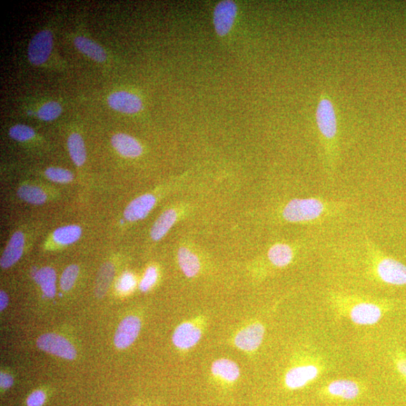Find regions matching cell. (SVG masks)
I'll use <instances>...</instances> for the list:
<instances>
[{
    "label": "cell",
    "instance_id": "cell-22",
    "mask_svg": "<svg viewBox=\"0 0 406 406\" xmlns=\"http://www.w3.org/2000/svg\"><path fill=\"white\" fill-rule=\"evenodd\" d=\"M177 219V213L173 210L164 212L154 224L151 235L154 241H159L169 231Z\"/></svg>",
    "mask_w": 406,
    "mask_h": 406
},
{
    "label": "cell",
    "instance_id": "cell-31",
    "mask_svg": "<svg viewBox=\"0 0 406 406\" xmlns=\"http://www.w3.org/2000/svg\"><path fill=\"white\" fill-rule=\"evenodd\" d=\"M136 284L135 277L131 273H126L119 279L117 289L122 293L130 292L135 288Z\"/></svg>",
    "mask_w": 406,
    "mask_h": 406
},
{
    "label": "cell",
    "instance_id": "cell-34",
    "mask_svg": "<svg viewBox=\"0 0 406 406\" xmlns=\"http://www.w3.org/2000/svg\"><path fill=\"white\" fill-rule=\"evenodd\" d=\"M394 363L396 368L406 380V355L402 353L396 355Z\"/></svg>",
    "mask_w": 406,
    "mask_h": 406
},
{
    "label": "cell",
    "instance_id": "cell-3",
    "mask_svg": "<svg viewBox=\"0 0 406 406\" xmlns=\"http://www.w3.org/2000/svg\"><path fill=\"white\" fill-rule=\"evenodd\" d=\"M364 246L370 273L379 282L390 286H406V266L384 253L377 244L365 237Z\"/></svg>",
    "mask_w": 406,
    "mask_h": 406
},
{
    "label": "cell",
    "instance_id": "cell-36",
    "mask_svg": "<svg viewBox=\"0 0 406 406\" xmlns=\"http://www.w3.org/2000/svg\"><path fill=\"white\" fill-rule=\"evenodd\" d=\"M8 303V297L5 291L0 292V310H4Z\"/></svg>",
    "mask_w": 406,
    "mask_h": 406
},
{
    "label": "cell",
    "instance_id": "cell-14",
    "mask_svg": "<svg viewBox=\"0 0 406 406\" xmlns=\"http://www.w3.org/2000/svg\"><path fill=\"white\" fill-rule=\"evenodd\" d=\"M25 244L24 235L16 232L10 239L0 260L2 268L8 269L21 259Z\"/></svg>",
    "mask_w": 406,
    "mask_h": 406
},
{
    "label": "cell",
    "instance_id": "cell-20",
    "mask_svg": "<svg viewBox=\"0 0 406 406\" xmlns=\"http://www.w3.org/2000/svg\"><path fill=\"white\" fill-rule=\"evenodd\" d=\"M177 261L184 274L192 278L200 272L201 263L198 257L186 247H181L177 252Z\"/></svg>",
    "mask_w": 406,
    "mask_h": 406
},
{
    "label": "cell",
    "instance_id": "cell-33",
    "mask_svg": "<svg viewBox=\"0 0 406 406\" xmlns=\"http://www.w3.org/2000/svg\"><path fill=\"white\" fill-rule=\"evenodd\" d=\"M45 401V394L41 391L34 392L27 400V406H42Z\"/></svg>",
    "mask_w": 406,
    "mask_h": 406
},
{
    "label": "cell",
    "instance_id": "cell-35",
    "mask_svg": "<svg viewBox=\"0 0 406 406\" xmlns=\"http://www.w3.org/2000/svg\"><path fill=\"white\" fill-rule=\"evenodd\" d=\"M0 384L3 389H8L13 384V379L11 375L2 372L0 374Z\"/></svg>",
    "mask_w": 406,
    "mask_h": 406
},
{
    "label": "cell",
    "instance_id": "cell-19",
    "mask_svg": "<svg viewBox=\"0 0 406 406\" xmlns=\"http://www.w3.org/2000/svg\"><path fill=\"white\" fill-rule=\"evenodd\" d=\"M75 45L79 51L91 57L94 61L103 63L107 55L104 49L95 42L84 36H78L74 41Z\"/></svg>",
    "mask_w": 406,
    "mask_h": 406
},
{
    "label": "cell",
    "instance_id": "cell-4",
    "mask_svg": "<svg viewBox=\"0 0 406 406\" xmlns=\"http://www.w3.org/2000/svg\"><path fill=\"white\" fill-rule=\"evenodd\" d=\"M37 346L39 349L59 358L69 361L76 358V350L71 342L55 333H46L39 336Z\"/></svg>",
    "mask_w": 406,
    "mask_h": 406
},
{
    "label": "cell",
    "instance_id": "cell-9",
    "mask_svg": "<svg viewBox=\"0 0 406 406\" xmlns=\"http://www.w3.org/2000/svg\"><path fill=\"white\" fill-rule=\"evenodd\" d=\"M237 15V6L226 0L217 4L214 11V25L217 34L224 36L231 31Z\"/></svg>",
    "mask_w": 406,
    "mask_h": 406
},
{
    "label": "cell",
    "instance_id": "cell-13",
    "mask_svg": "<svg viewBox=\"0 0 406 406\" xmlns=\"http://www.w3.org/2000/svg\"><path fill=\"white\" fill-rule=\"evenodd\" d=\"M156 203V198L152 194L138 196L127 205L124 215L129 222L144 219L150 213Z\"/></svg>",
    "mask_w": 406,
    "mask_h": 406
},
{
    "label": "cell",
    "instance_id": "cell-1",
    "mask_svg": "<svg viewBox=\"0 0 406 406\" xmlns=\"http://www.w3.org/2000/svg\"><path fill=\"white\" fill-rule=\"evenodd\" d=\"M315 122L322 150L324 172L333 178L340 159V132L332 97L326 91L321 92L317 105Z\"/></svg>",
    "mask_w": 406,
    "mask_h": 406
},
{
    "label": "cell",
    "instance_id": "cell-2",
    "mask_svg": "<svg viewBox=\"0 0 406 406\" xmlns=\"http://www.w3.org/2000/svg\"><path fill=\"white\" fill-rule=\"evenodd\" d=\"M350 204L342 201L326 200L321 197L293 199L282 208L284 222L292 224H319L335 219L349 210Z\"/></svg>",
    "mask_w": 406,
    "mask_h": 406
},
{
    "label": "cell",
    "instance_id": "cell-32",
    "mask_svg": "<svg viewBox=\"0 0 406 406\" xmlns=\"http://www.w3.org/2000/svg\"><path fill=\"white\" fill-rule=\"evenodd\" d=\"M157 280V271L154 266L148 268L143 277V279L140 284V289L143 292H146L152 288Z\"/></svg>",
    "mask_w": 406,
    "mask_h": 406
},
{
    "label": "cell",
    "instance_id": "cell-28",
    "mask_svg": "<svg viewBox=\"0 0 406 406\" xmlns=\"http://www.w3.org/2000/svg\"><path fill=\"white\" fill-rule=\"evenodd\" d=\"M49 180L57 183H68L73 180V175L71 171L61 168H48L45 173Z\"/></svg>",
    "mask_w": 406,
    "mask_h": 406
},
{
    "label": "cell",
    "instance_id": "cell-25",
    "mask_svg": "<svg viewBox=\"0 0 406 406\" xmlns=\"http://www.w3.org/2000/svg\"><path fill=\"white\" fill-rule=\"evenodd\" d=\"M17 195L24 201L34 205L43 204L47 200V195L44 191L34 185L25 184L20 187Z\"/></svg>",
    "mask_w": 406,
    "mask_h": 406
},
{
    "label": "cell",
    "instance_id": "cell-21",
    "mask_svg": "<svg viewBox=\"0 0 406 406\" xmlns=\"http://www.w3.org/2000/svg\"><path fill=\"white\" fill-rule=\"evenodd\" d=\"M35 281L41 287L42 291L48 298H53L56 294L55 271L51 267H44L34 275Z\"/></svg>",
    "mask_w": 406,
    "mask_h": 406
},
{
    "label": "cell",
    "instance_id": "cell-17",
    "mask_svg": "<svg viewBox=\"0 0 406 406\" xmlns=\"http://www.w3.org/2000/svg\"><path fill=\"white\" fill-rule=\"evenodd\" d=\"M294 256L293 247L287 243H277L273 245L267 253V259L277 268H284L290 265Z\"/></svg>",
    "mask_w": 406,
    "mask_h": 406
},
{
    "label": "cell",
    "instance_id": "cell-23",
    "mask_svg": "<svg viewBox=\"0 0 406 406\" xmlns=\"http://www.w3.org/2000/svg\"><path fill=\"white\" fill-rule=\"evenodd\" d=\"M67 144L74 164L78 166H83L86 161V150L82 136L76 133L71 134Z\"/></svg>",
    "mask_w": 406,
    "mask_h": 406
},
{
    "label": "cell",
    "instance_id": "cell-29",
    "mask_svg": "<svg viewBox=\"0 0 406 406\" xmlns=\"http://www.w3.org/2000/svg\"><path fill=\"white\" fill-rule=\"evenodd\" d=\"M9 136L18 142L31 140L35 136L34 129L24 124H17L9 130Z\"/></svg>",
    "mask_w": 406,
    "mask_h": 406
},
{
    "label": "cell",
    "instance_id": "cell-6",
    "mask_svg": "<svg viewBox=\"0 0 406 406\" xmlns=\"http://www.w3.org/2000/svg\"><path fill=\"white\" fill-rule=\"evenodd\" d=\"M53 46L52 34L44 29L34 36L28 47V58L31 64L38 66L44 64L50 55Z\"/></svg>",
    "mask_w": 406,
    "mask_h": 406
},
{
    "label": "cell",
    "instance_id": "cell-30",
    "mask_svg": "<svg viewBox=\"0 0 406 406\" xmlns=\"http://www.w3.org/2000/svg\"><path fill=\"white\" fill-rule=\"evenodd\" d=\"M79 273V268L77 265H71L67 267L62 274L61 279V289L65 291L71 290L76 280Z\"/></svg>",
    "mask_w": 406,
    "mask_h": 406
},
{
    "label": "cell",
    "instance_id": "cell-7",
    "mask_svg": "<svg viewBox=\"0 0 406 406\" xmlns=\"http://www.w3.org/2000/svg\"><path fill=\"white\" fill-rule=\"evenodd\" d=\"M319 373L318 366L313 364L295 366L285 375L286 387L290 390L301 389L318 378Z\"/></svg>",
    "mask_w": 406,
    "mask_h": 406
},
{
    "label": "cell",
    "instance_id": "cell-24",
    "mask_svg": "<svg viewBox=\"0 0 406 406\" xmlns=\"http://www.w3.org/2000/svg\"><path fill=\"white\" fill-rule=\"evenodd\" d=\"M82 231L80 226L77 225H68L59 227L53 233L54 240L59 245H71L82 235Z\"/></svg>",
    "mask_w": 406,
    "mask_h": 406
},
{
    "label": "cell",
    "instance_id": "cell-18",
    "mask_svg": "<svg viewBox=\"0 0 406 406\" xmlns=\"http://www.w3.org/2000/svg\"><path fill=\"white\" fill-rule=\"evenodd\" d=\"M212 372L217 377L231 383L236 381L240 376L239 365L229 359L215 361L212 365Z\"/></svg>",
    "mask_w": 406,
    "mask_h": 406
},
{
    "label": "cell",
    "instance_id": "cell-8",
    "mask_svg": "<svg viewBox=\"0 0 406 406\" xmlns=\"http://www.w3.org/2000/svg\"><path fill=\"white\" fill-rule=\"evenodd\" d=\"M265 334L264 326L256 323L246 326L238 333L235 338V345L238 349L245 351H253L260 347Z\"/></svg>",
    "mask_w": 406,
    "mask_h": 406
},
{
    "label": "cell",
    "instance_id": "cell-15",
    "mask_svg": "<svg viewBox=\"0 0 406 406\" xmlns=\"http://www.w3.org/2000/svg\"><path fill=\"white\" fill-rule=\"evenodd\" d=\"M325 392L331 397L352 400L358 397L361 389L358 383L349 379H338L331 382Z\"/></svg>",
    "mask_w": 406,
    "mask_h": 406
},
{
    "label": "cell",
    "instance_id": "cell-11",
    "mask_svg": "<svg viewBox=\"0 0 406 406\" xmlns=\"http://www.w3.org/2000/svg\"><path fill=\"white\" fill-rule=\"evenodd\" d=\"M202 332L191 322H185L177 326L173 335V344L177 349H190L199 342Z\"/></svg>",
    "mask_w": 406,
    "mask_h": 406
},
{
    "label": "cell",
    "instance_id": "cell-26",
    "mask_svg": "<svg viewBox=\"0 0 406 406\" xmlns=\"http://www.w3.org/2000/svg\"><path fill=\"white\" fill-rule=\"evenodd\" d=\"M114 274L115 268L113 264L106 263L102 266L96 282V294L99 297L103 296L107 292Z\"/></svg>",
    "mask_w": 406,
    "mask_h": 406
},
{
    "label": "cell",
    "instance_id": "cell-16",
    "mask_svg": "<svg viewBox=\"0 0 406 406\" xmlns=\"http://www.w3.org/2000/svg\"><path fill=\"white\" fill-rule=\"evenodd\" d=\"M115 150L126 157L135 158L143 153V147L135 138L124 133H117L112 138Z\"/></svg>",
    "mask_w": 406,
    "mask_h": 406
},
{
    "label": "cell",
    "instance_id": "cell-10",
    "mask_svg": "<svg viewBox=\"0 0 406 406\" xmlns=\"http://www.w3.org/2000/svg\"><path fill=\"white\" fill-rule=\"evenodd\" d=\"M141 330V321L136 316H128L119 324L115 336L117 349L129 347L137 338Z\"/></svg>",
    "mask_w": 406,
    "mask_h": 406
},
{
    "label": "cell",
    "instance_id": "cell-27",
    "mask_svg": "<svg viewBox=\"0 0 406 406\" xmlns=\"http://www.w3.org/2000/svg\"><path fill=\"white\" fill-rule=\"evenodd\" d=\"M62 113L61 106L57 102H48L44 104L38 112V117L41 120L49 122L55 120Z\"/></svg>",
    "mask_w": 406,
    "mask_h": 406
},
{
    "label": "cell",
    "instance_id": "cell-5",
    "mask_svg": "<svg viewBox=\"0 0 406 406\" xmlns=\"http://www.w3.org/2000/svg\"><path fill=\"white\" fill-rule=\"evenodd\" d=\"M350 308V319L358 325H374L382 318L384 307L379 303L370 301H356Z\"/></svg>",
    "mask_w": 406,
    "mask_h": 406
},
{
    "label": "cell",
    "instance_id": "cell-12",
    "mask_svg": "<svg viewBox=\"0 0 406 406\" xmlns=\"http://www.w3.org/2000/svg\"><path fill=\"white\" fill-rule=\"evenodd\" d=\"M108 103L114 110L126 114H134L143 108L140 98L126 92L112 94L108 98Z\"/></svg>",
    "mask_w": 406,
    "mask_h": 406
}]
</instances>
